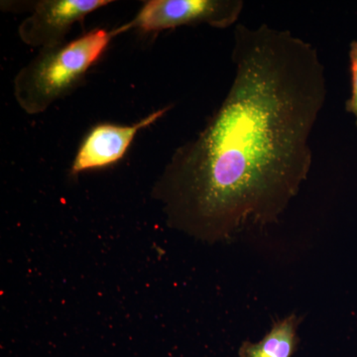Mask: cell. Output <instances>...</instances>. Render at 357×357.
I'll return each instance as SVG.
<instances>
[{
    "mask_svg": "<svg viewBox=\"0 0 357 357\" xmlns=\"http://www.w3.org/2000/svg\"><path fill=\"white\" fill-rule=\"evenodd\" d=\"M115 36L114 30H91L79 38L38 55L16 74L13 96L25 114L38 115L76 89Z\"/></svg>",
    "mask_w": 357,
    "mask_h": 357,
    "instance_id": "cell-2",
    "label": "cell"
},
{
    "mask_svg": "<svg viewBox=\"0 0 357 357\" xmlns=\"http://www.w3.org/2000/svg\"><path fill=\"white\" fill-rule=\"evenodd\" d=\"M171 107L156 110L131 126L100 123L91 128L79 145L70 167V173L82 172L103 168L116 163L128 152L136 134L159 121L170 110Z\"/></svg>",
    "mask_w": 357,
    "mask_h": 357,
    "instance_id": "cell-5",
    "label": "cell"
},
{
    "mask_svg": "<svg viewBox=\"0 0 357 357\" xmlns=\"http://www.w3.org/2000/svg\"><path fill=\"white\" fill-rule=\"evenodd\" d=\"M110 0H40L18 27L23 43L39 50L65 43L73 26L89 14L109 6Z\"/></svg>",
    "mask_w": 357,
    "mask_h": 357,
    "instance_id": "cell-4",
    "label": "cell"
},
{
    "mask_svg": "<svg viewBox=\"0 0 357 357\" xmlns=\"http://www.w3.org/2000/svg\"><path fill=\"white\" fill-rule=\"evenodd\" d=\"M300 324L301 318L295 314L275 321L259 342H243L239 357H292L300 344L297 333Z\"/></svg>",
    "mask_w": 357,
    "mask_h": 357,
    "instance_id": "cell-6",
    "label": "cell"
},
{
    "mask_svg": "<svg viewBox=\"0 0 357 357\" xmlns=\"http://www.w3.org/2000/svg\"><path fill=\"white\" fill-rule=\"evenodd\" d=\"M231 61L227 96L152 192L171 227L206 243L278 222L309 176L326 98L318 50L289 30L239 23Z\"/></svg>",
    "mask_w": 357,
    "mask_h": 357,
    "instance_id": "cell-1",
    "label": "cell"
},
{
    "mask_svg": "<svg viewBox=\"0 0 357 357\" xmlns=\"http://www.w3.org/2000/svg\"><path fill=\"white\" fill-rule=\"evenodd\" d=\"M349 70H351V95L345 102V110L356 117L357 128V39L349 45Z\"/></svg>",
    "mask_w": 357,
    "mask_h": 357,
    "instance_id": "cell-7",
    "label": "cell"
},
{
    "mask_svg": "<svg viewBox=\"0 0 357 357\" xmlns=\"http://www.w3.org/2000/svg\"><path fill=\"white\" fill-rule=\"evenodd\" d=\"M243 8V0H150L130 22L114 31L116 36L130 29L150 33L202 24L227 29L236 24Z\"/></svg>",
    "mask_w": 357,
    "mask_h": 357,
    "instance_id": "cell-3",
    "label": "cell"
}]
</instances>
